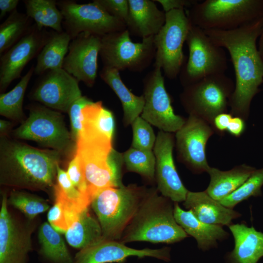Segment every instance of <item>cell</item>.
<instances>
[{
  "mask_svg": "<svg viewBox=\"0 0 263 263\" xmlns=\"http://www.w3.org/2000/svg\"><path fill=\"white\" fill-rule=\"evenodd\" d=\"M122 155L128 171L138 173L150 182L155 179L156 159L153 150L131 147Z\"/></svg>",
  "mask_w": 263,
  "mask_h": 263,
  "instance_id": "35",
  "label": "cell"
},
{
  "mask_svg": "<svg viewBox=\"0 0 263 263\" xmlns=\"http://www.w3.org/2000/svg\"><path fill=\"white\" fill-rule=\"evenodd\" d=\"M55 200L80 213L89 207L92 199L79 191L73 185L66 171L59 165L57 167L56 183L53 187Z\"/></svg>",
  "mask_w": 263,
  "mask_h": 263,
  "instance_id": "31",
  "label": "cell"
},
{
  "mask_svg": "<svg viewBox=\"0 0 263 263\" xmlns=\"http://www.w3.org/2000/svg\"><path fill=\"white\" fill-rule=\"evenodd\" d=\"M187 14L203 30H231L262 18L263 0H206L197 2Z\"/></svg>",
  "mask_w": 263,
  "mask_h": 263,
  "instance_id": "6",
  "label": "cell"
},
{
  "mask_svg": "<svg viewBox=\"0 0 263 263\" xmlns=\"http://www.w3.org/2000/svg\"><path fill=\"white\" fill-rule=\"evenodd\" d=\"M154 1L160 3L165 13L174 9H184L186 7H191L197 2L194 0H157Z\"/></svg>",
  "mask_w": 263,
  "mask_h": 263,
  "instance_id": "43",
  "label": "cell"
},
{
  "mask_svg": "<svg viewBox=\"0 0 263 263\" xmlns=\"http://www.w3.org/2000/svg\"><path fill=\"white\" fill-rule=\"evenodd\" d=\"M26 14L33 19L39 30L49 27L57 32L63 31V16L55 0H23Z\"/></svg>",
  "mask_w": 263,
  "mask_h": 263,
  "instance_id": "29",
  "label": "cell"
},
{
  "mask_svg": "<svg viewBox=\"0 0 263 263\" xmlns=\"http://www.w3.org/2000/svg\"><path fill=\"white\" fill-rule=\"evenodd\" d=\"M156 48L154 36L134 42L126 29L101 37L99 55L104 67L120 70L140 72L151 63L155 57Z\"/></svg>",
  "mask_w": 263,
  "mask_h": 263,
  "instance_id": "11",
  "label": "cell"
},
{
  "mask_svg": "<svg viewBox=\"0 0 263 263\" xmlns=\"http://www.w3.org/2000/svg\"><path fill=\"white\" fill-rule=\"evenodd\" d=\"M233 116L229 113H223L217 115L214 119L212 127L215 132L222 135L227 131Z\"/></svg>",
  "mask_w": 263,
  "mask_h": 263,
  "instance_id": "44",
  "label": "cell"
},
{
  "mask_svg": "<svg viewBox=\"0 0 263 263\" xmlns=\"http://www.w3.org/2000/svg\"><path fill=\"white\" fill-rule=\"evenodd\" d=\"M7 206L4 195L0 211V263H27L32 249L31 228L18 222Z\"/></svg>",
  "mask_w": 263,
  "mask_h": 263,
  "instance_id": "19",
  "label": "cell"
},
{
  "mask_svg": "<svg viewBox=\"0 0 263 263\" xmlns=\"http://www.w3.org/2000/svg\"><path fill=\"white\" fill-rule=\"evenodd\" d=\"M28 117L13 131L16 138L36 142L61 154L70 153L76 147L58 111L43 105L29 106Z\"/></svg>",
  "mask_w": 263,
  "mask_h": 263,
  "instance_id": "8",
  "label": "cell"
},
{
  "mask_svg": "<svg viewBox=\"0 0 263 263\" xmlns=\"http://www.w3.org/2000/svg\"><path fill=\"white\" fill-rule=\"evenodd\" d=\"M14 126V123L6 120H0V137L7 136Z\"/></svg>",
  "mask_w": 263,
  "mask_h": 263,
  "instance_id": "47",
  "label": "cell"
},
{
  "mask_svg": "<svg viewBox=\"0 0 263 263\" xmlns=\"http://www.w3.org/2000/svg\"><path fill=\"white\" fill-rule=\"evenodd\" d=\"M75 145V154L81 163L87 191L92 199L103 188L123 185L122 155L113 149V141L98 137L80 136Z\"/></svg>",
  "mask_w": 263,
  "mask_h": 263,
  "instance_id": "4",
  "label": "cell"
},
{
  "mask_svg": "<svg viewBox=\"0 0 263 263\" xmlns=\"http://www.w3.org/2000/svg\"><path fill=\"white\" fill-rule=\"evenodd\" d=\"M81 129L103 134L113 139L115 121L112 112L101 101H92L82 110Z\"/></svg>",
  "mask_w": 263,
  "mask_h": 263,
  "instance_id": "32",
  "label": "cell"
},
{
  "mask_svg": "<svg viewBox=\"0 0 263 263\" xmlns=\"http://www.w3.org/2000/svg\"><path fill=\"white\" fill-rule=\"evenodd\" d=\"M212 126L205 120L189 115L176 132L177 159L193 173L201 174L210 168L206 155V146L214 133Z\"/></svg>",
  "mask_w": 263,
  "mask_h": 263,
  "instance_id": "14",
  "label": "cell"
},
{
  "mask_svg": "<svg viewBox=\"0 0 263 263\" xmlns=\"http://www.w3.org/2000/svg\"><path fill=\"white\" fill-rule=\"evenodd\" d=\"M143 91L145 103L141 117L161 131L169 133L178 131L186 119L175 113L160 67L155 66L146 75Z\"/></svg>",
  "mask_w": 263,
  "mask_h": 263,
  "instance_id": "13",
  "label": "cell"
},
{
  "mask_svg": "<svg viewBox=\"0 0 263 263\" xmlns=\"http://www.w3.org/2000/svg\"><path fill=\"white\" fill-rule=\"evenodd\" d=\"M228 226L233 236L234 246L225 254V263H258L263 257V232L244 223Z\"/></svg>",
  "mask_w": 263,
  "mask_h": 263,
  "instance_id": "21",
  "label": "cell"
},
{
  "mask_svg": "<svg viewBox=\"0 0 263 263\" xmlns=\"http://www.w3.org/2000/svg\"><path fill=\"white\" fill-rule=\"evenodd\" d=\"M235 83L225 74L210 75L184 87L182 105L189 115L198 117L212 126L219 114L228 113Z\"/></svg>",
  "mask_w": 263,
  "mask_h": 263,
  "instance_id": "7",
  "label": "cell"
},
{
  "mask_svg": "<svg viewBox=\"0 0 263 263\" xmlns=\"http://www.w3.org/2000/svg\"><path fill=\"white\" fill-rule=\"evenodd\" d=\"M71 40V36L65 31L52 32L47 42L37 57L34 73L41 75L49 70L63 68Z\"/></svg>",
  "mask_w": 263,
  "mask_h": 263,
  "instance_id": "27",
  "label": "cell"
},
{
  "mask_svg": "<svg viewBox=\"0 0 263 263\" xmlns=\"http://www.w3.org/2000/svg\"><path fill=\"white\" fill-rule=\"evenodd\" d=\"M183 205L186 209L191 211L197 219L209 224L229 226L233 220L242 215L212 198L206 190H188Z\"/></svg>",
  "mask_w": 263,
  "mask_h": 263,
  "instance_id": "22",
  "label": "cell"
},
{
  "mask_svg": "<svg viewBox=\"0 0 263 263\" xmlns=\"http://www.w3.org/2000/svg\"><path fill=\"white\" fill-rule=\"evenodd\" d=\"M57 6L63 16L65 32L72 39L82 33L102 37L127 29L124 21L110 14L95 0L86 4L60 0Z\"/></svg>",
  "mask_w": 263,
  "mask_h": 263,
  "instance_id": "12",
  "label": "cell"
},
{
  "mask_svg": "<svg viewBox=\"0 0 263 263\" xmlns=\"http://www.w3.org/2000/svg\"><path fill=\"white\" fill-rule=\"evenodd\" d=\"M45 28L39 30L34 23L28 32L2 55L0 58V91L20 77L24 67L37 56L51 35Z\"/></svg>",
  "mask_w": 263,
  "mask_h": 263,
  "instance_id": "16",
  "label": "cell"
},
{
  "mask_svg": "<svg viewBox=\"0 0 263 263\" xmlns=\"http://www.w3.org/2000/svg\"><path fill=\"white\" fill-rule=\"evenodd\" d=\"M95 0L110 14L124 21L126 24L129 12L128 0Z\"/></svg>",
  "mask_w": 263,
  "mask_h": 263,
  "instance_id": "42",
  "label": "cell"
},
{
  "mask_svg": "<svg viewBox=\"0 0 263 263\" xmlns=\"http://www.w3.org/2000/svg\"><path fill=\"white\" fill-rule=\"evenodd\" d=\"M131 126L133 135L131 147L141 150H153L156 136L151 125L139 116Z\"/></svg>",
  "mask_w": 263,
  "mask_h": 263,
  "instance_id": "38",
  "label": "cell"
},
{
  "mask_svg": "<svg viewBox=\"0 0 263 263\" xmlns=\"http://www.w3.org/2000/svg\"><path fill=\"white\" fill-rule=\"evenodd\" d=\"M174 216L177 224L188 235L196 240L198 248L203 251L217 247L218 241H223L229 236L222 226L200 221L191 211L181 208L178 203L174 204Z\"/></svg>",
  "mask_w": 263,
  "mask_h": 263,
  "instance_id": "24",
  "label": "cell"
},
{
  "mask_svg": "<svg viewBox=\"0 0 263 263\" xmlns=\"http://www.w3.org/2000/svg\"><path fill=\"white\" fill-rule=\"evenodd\" d=\"M66 172L74 187L81 192L87 194L91 198L87 191V187L83 168L76 154H75L70 161Z\"/></svg>",
  "mask_w": 263,
  "mask_h": 263,
  "instance_id": "41",
  "label": "cell"
},
{
  "mask_svg": "<svg viewBox=\"0 0 263 263\" xmlns=\"http://www.w3.org/2000/svg\"><path fill=\"white\" fill-rule=\"evenodd\" d=\"M255 169L244 164L226 171L210 167L207 171L210 182L206 191L212 198L219 201L239 188Z\"/></svg>",
  "mask_w": 263,
  "mask_h": 263,
  "instance_id": "25",
  "label": "cell"
},
{
  "mask_svg": "<svg viewBox=\"0 0 263 263\" xmlns=\"http://www.w3.org/2000/svg\"><path fill=\"white\" fill-rule=\"evenodd\" d=\"M263 186V168L256 169L239 188L218 201L225 207L233 209L238 204L251 197L262 196Z\"/></svg>",
  "mask_w": 263,
  "mask_h": 263,
  "instance_id": "36",
  "label": "cell"
},
{
  "mask_svg": "<svg viewBox=\"0 0 263 263\" xmlns=\"http://www.w3.org/2000/svg\"><path fill=\"white\" fill-rule=\"evenodd\" d=\"M263 17L234 30H204L215 44L226 49L230 55L235 82L229 113L244 120L248 118L251 101L263 83V60L257 45Z\"/></svg>",
  "mask_w": 263,
  "mask_h": 263,
  "instance_id": "1",
  "label": "cell"
},
{
  "mask_svg": "<svg viewBox=\"0 0 263 263\" xmlns=\"http://www.w3.org/2000/svg\"><path fill=\"white\" fill-rule=\"evenodd\" d=\"M33 66L23 76L18 84L9 92L0 95V114L16 122L22 123L25 120L23 101L29 82L34 73Z\"/></svg>",
  "mask_w": 263,
  "mask_h": 263,
  "instance_id": "33",
  "label": "cell"
},
{
  "mask_svg": "<svg viewBox=\"0 0 263 263\" xmlns=\"http://www.w3.org/2000/svg\"><path fill=\"white\" fill-rule=\"evenodd\" d=\"M78 83L63 68L49 70L41 75L29 96L51 109L68 113L72 104L82 96Z\"/></svg>",
  "mask_w": 263,
  "mask_h": 263,
  "instance_id": "15",
  "label": "cell"
},
{
  "mask_svg": "<svg viewBox=\"0 0 263 263\" xmlns=\"http://www.w3.org/2000/svg\"><path fill=\"white\" fill-rule=\"evenodd\" d=\"M245 129L244 120L239 116H233L228 126L226 132L231 135L238 137L240 136Z\"/></svg>",
  "mask_w": 263,
  "mask_h": 263,
  "instance_id": "45",
  "label": "cell"
},
{
  "mask_svg": "<svg viewBox=\"0 0 263 263\" xmlns=\"http://www.w3.org/2000/svg\"><path fill=\"white\" fill-rule=\"evenodd\" d=\"M129 12L126 24L130 33L142 38L155 36L165 23L166 13L150 0H128Z\"/></svg>",
  "mask_w": 263,
  "mask_h": 263,
  "instance_id": "23",
  "label": "cell"
},
{
  "mask_svg": "<svg viewBox=\"0 0 263 263\" xmlns=\"http://www.w3.org/2000/svg\"><path fill=\"white\" fill-rule=\"evenodd\" d=\"M80 213L55 200L54 205L48 211L47 219L50 225L55 229L58 232L65 233L76 220Z\"/></svg>",
  "mask_w": 263,
  "mask_h": 263,
  "instance_id": "39",
  "label": "cell"
},
{
  "mask_svg": "<svg viewBox=\"0 0 263 263\" xmlns=\"http://www.w3.org/2000/svg\"><path fill=\"white\" fill-rule=\"evenodd\" d=\"M101 46V37L82 33L71 41L63 69L92 87L97 73V59Z\"/></svg>",
  "mask_w": 263,
  "mask_h": 263,
  "instance_id": "18",
  "label": "cell"
},
{
  "mask_svg": "<svg viewBox=\"0 0 263 263\" xmlns=\"http://www.w3.org/2000/svg\"><path fill=\"white\" fill-rule=\"evenodd\" d=\"M175 145L172 133L159 131L153 149L155 157L157 189L173 203L184 202L188 190L177 171L173 157Z\"/></svg>",
  "mask_w": 263,
  "mask_h": 263,
  "instance_id": "17",
  "label": "cell"
},
{
  "mask_svg": "<svg viewBox=\"0 0 263 263\" xmlns=\"http://www.w3.org/2000/svg\"><path fill=\"white\" fill-rule=\"evenodd\" d=\"M165 13V23L154 36V64L163 71L165 76L172 79L179 75L184 64L183 47L192 24L184 9Z\"/></svg>",
  "mask_w": 263,
  "mask_h": 263,
  "instance_id": "9",
  "label": "cell"
},
{
  "mask_svg": "<svg viewBox=\"0 0 263 263\" xmlns=\"http://www.w3.org/2000/svg\"><path fill=\"white\" fill-rule=\"evenodd\" d=\"M148 189L136 185L109 187L98 191L91 206L104 240L119 241L137 212Z\"/></svg>",
  "mask_w": 263,
  "mask_h": 263,
  "instance_id": "5",
  "label": "cell"
},
{
  "mask_svg": "<svg viewBox=\"0 0 263 263\" xmlns=\"http://www.w3.org/2000/svg\"><path fill=\"white\" fill-rule=\"evenodd\" d=\"M101 79L113 90L121 101L123 111V124L127 127L141 115L145 103L143 95L134 94L122 81L119 71L103 66L100 72Z\"/></svg>",
  "mask_w": 263,
  "mask_h": 263,
  "instance_id": "26",
  "label": "cell"
},
{
  "mask_svg": "<svg viewBox=\"0 0 263 263\" xmlns=\"http://www.w3.org/2000/svg\"><path fill=\"white\" fill-rule=\"evenodd\" d=\"M170 248H149L137 249L125 245L117 240H103L80 250L75 255L73 263H123L130 257H152L164 261L170 260Z\"/></svg>",
  "mask_w": 263,
  "mask_h": 263,
  "instance_id": "20",
  "label": "cell"
},
{
  "mask_svg": "<svg viewBox=\"0 0 263 263\" xmlns=\"http://www.w3.org/2000/svg\"><path fill=\"white\" fill-rule=\"evenodd\" d=\"M92 100L82 96L71 106L68 113L71 124V134L73 140L76 143L81 129L82 110Z\"/></svg>",
  "mask_w": 263,
  "mask_h": 263,
  "instance_id": "40",
  "label": "cell"
},
{
  "mask_svg": "<svg viewBox=\"0 0 263 263\" xmlns=\"http://www.w3.org/2000/svg\"><path fill=\"white\" fill-rule=\"evenodd\" d=\"M7 203L20 211L29 220H33L50 207L44 199L19 190L11 192L9 198H7Z\"/></svg>",
  "mask_w": 263,
  "mask_h": 263,
  "instance_id": "37",
  "label": "cell"
},
{
  "mask_svg": "<svg viewBox=\"0 0 263 263\" xmlns=\"http://www.w3.org/2000/svg\"><path fill=\"white\" fill-rule=\"evenodd\" d=\"M19 0H0V19H1L8 12L15 10L19 3Z\"/></svg>",
  "mask_w": 263,
  "mask_h": 263,
  "instance_id": "46",
  "label": "cell"
},
{
  "mask_svg": "<svg viewBox=\"0 0 263 263\" xmlns=\"http://www.w3.org/2000/svg\"><path fill=\"white\" fill-rule=\"evenodd\" d=\"M158 192L157 188L148 189L120 242L173 244L188 237L175 219L173 202Z\"/></svg>",
  "mask_w": 263,
  "mask_h": 263,
  "instance_id": "3",
  "label": "cell"
},
{
  "mask_svg": "<svg viewBox=\"0 0 263 263\" xmlns=\"http://www.w3.org/2000/svg\"><path fill=\"white\" fill-rule=\"evenodd\" d=\"M31 19L25 14L13 11L0 25V55L19 40L32 27Z\"/></svg>",
  "mask_w": 263,
  "mask_h": 263,
  "instance_id": "34",
  "label": "cell"
},
{
  "mask_svg": "<svg viewBox=\"0 0 263 263\" xmlns=\"http://www.w3.org/2000/svg\"><path fill=\"white\" fill-rule=\"evenodd\" d=\"M61 154L34 148L7 136L0 139V183L33 190L54 187Z\"/></svg>",
  "mask_w": 263,
  "mask_h": 263,
  "instance_id": "2",
  "label": "cell"
},
{
  "mask_svg": "<svg viewBox=\"0 0 263 263\" xmlns=\"http://www.w3.org/2000/svg\"><path fill=\"white\" fill-rule=\"evenodd\" d=\"M38 239L40 253L47 260L53 263H74L63 239L49 223L40 225Z\"/></svg>",
  "mask_w": 263,
  "mask_h": 263,
  "instance_id": "30",
  "label": "cell"
},
{
  "mask_svg": "<svg viewBox=\"0 0 263 263\" xmlns=\"http://www.w3.org/2000/svg\"><path fill=\"white\" fill-rule=\"evenodd\" d=\"M186 41L188 58L179 75L183 87L210 75L225 73L228 66L225 49L215 44L204 30L192 24Z\"/></svg>",
  "mask_w": 263,
  "mask_h": 263,
  "instance_id": "10",
  "label": "cell"
},
{
  "mask_svg": "<svg viewBox=\"0 0 263 263\" xmlns=\"http://www.w3.org/2000/svg\"><path fill=\"white\" fill-rule=\"evenodd\" d=\"M89 210L88 207L81 212L65 233L68 244L80 250L104 240L98 220L90 214Z\"/></svg>",
  "mask_w": 263,
  "mask_h": 263,
  "instance_id": "28",
  "label": "cell"
},
{
  "mask_svg": "<svg viewBox=\"0 0 263 263\" xmlns=\"http://www.w3.org/2000/svg\"><path fill=\"white\" fill-rule=\"evenodd\" d=\"M258 50L263 60V17L261 34L259 38Z\"/></svg>",
  "mask_w": 263,
  "mask_h": 263,
  "instance_id": "48",
  "label": "cell"
}]
</instances>
